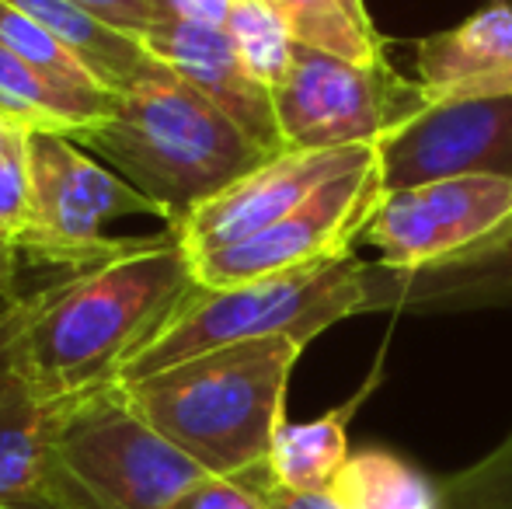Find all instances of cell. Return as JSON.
<instances>
[{
  "label": "cell",
  "instance_id": "8",
  "mask_svg": "<svg viewBox=\"0 0 512 509\" xmlns=\"http://www.w3.org/2000/svg\"><path fill=\"white\" fill-rule=\"evenodd\" d=\"M384 178H380V154L345 175L331 178L328 185L307 196L293 213L265 227L262 234L241 241L223 252H209L192 258L196 279L206 290H230V286L255 283V279L286 276L310 265L331 262L352 252L363 241L380 199H384Z\"/></svg>",
  "mask_w": 512,
  "mask_h": 509
},
{
  "label": "cell",
  "instance_id": "27",
  "mask_svg": "<svg viewBox=\"0 0 512 509\" xmlns=\"http://www.w3.org/2000/svg\"><path fill=\"white\" fill-rule=\"evenodd\" d=\"M265 503L269 509H342L331 492H300V489H286L276 478L265 482Z\"/></svg>",
  "mask_w": 512,
  "mask_h": 509
},
{
  "label": "cell",
  "instance_id": "30",
  "mask_svg": "<svg viewBox=\"0 0 512 509\" xmlns=\"http://www.w3.org/2000/svg\"><path fill=\"white\" fill-rule=\"evenodd\" d=\"M342 7H345V11H349L352 18H356L363 28H370V32H377V25H373L370 7H366V0H342Z\"/></svg>",
  "mask_w": 512,
  "mask_h": 509
},
{
  "label": "cell",
  "instance_id": "3",
  "mask_svg": "<svg viewBox=\"0 0 512 509\" xmlns=\"http://www.w3.org/2000/svg\"><path fill=\"white\" fill-rule=\"evenodd\" d=\"M304 349L286 335L237 342L122 387L143 419L209 475H248L269 464Z\"/></svg>",
  "mask_w": 512,
  "mask_h": 509
},
{
  "label": "cell",
  "instance_id": "15",
  "mask_svg": "<svg viewBox=\"0 0 512 509\" xmlns=\"http://www.w3.org/2000/svg\"><path fill=\"white\" fill-rule=\"evenodd\" d=\"M67 401V398H63ZM63 401L39 394L4 349L0 311V503L60 509L56 503V422Z\"/></svg>",
  "mask_w": 512,
  "mask_h": 509
},
{
  "label": "cell",
  "instance_id": "12",
  "mask_svg": "<svg viewBox=\"0 0 512 509\" xmlns=\"http://www.w3.org/2000/svg\"><path fill=\"white\" fill-rule=\"evenodd\" d=\"M485 307H512V217L474 245L418 269L366 262L363 314H460Z\"/></svg>",
  "mask_w": 512,
  "mask_h": 509
},
{
  "label": "cell",
  "instance_id": "24",
  "mask_svg": "<svg viewBox=\"0 0 512 509\" xmlns=\"http://www.w3.org/2000/svg\"><path fill=\"white\" fill-rule=\"evenodd\" d=\"M28 129H18L0 157V231L18 238L32 220V147Z\"/></svg>",
  "mask_w": 512,
  "mask_h": 509
},
{
  "label": "cell",
  "instance_id": "13",
  "mask_svg": "<svg viewBox=\"0 0 512 509\" xmlns=\"http://www.w3.org/2000/svg\"><path fill=\"white\" fill-rule=\"evenodd\" d=\"M143 46L150 49L154 60L175 70L182 81L203 91L209 102L220 112H227L262 150H269V154H283L286 150L272 91L248 74L227 28L196 25V21H185L178 14L164 11L147 28Z\"/></svg>",
  "mask_w": 512,
  "mask_h": 509
},
{
  "label": "cell",
  "instance_id": "20",
  "mask_svg": "<svg viewBox=\"0 0 512 509\" xmlns=\"http://www.w3.org/2000/svg\"><path fill=\"white\" fill-rule=\"evenodd\" d=\"M265 4L283 18L297 46L352 63H391L384 35L359 25L342 7V0H265Z\"/></svg>",
  "mask_w": 512,
  "mask_h": 509
},
{
  "label": "cell",
  "instance_id": "17",
  "mask_svg": "<svg viewBox=\"0 0 512 509\" xmlns=\"http://www.w3.org/2000/svg\"><path fill=\"white\" fill-rule=\"evenodd\" d=\"M115 95H81L49 84L25 60L0 46V119L28 133H77L112 116Z\"/></svg>",
  "mask_w": 512,
  "mask_h": 509
},
{
  "label": "cell",
  "instance_id": "26",
  "mask_svg": "<svg viewBox=\"0 0 512 509\" xmlns=\"http://www.w3.org/2000/svg\"><path fill=\"white\" fill-rule=\"evenodd\" d=\"M70 4H77L91 18L105 21V25L119 28V32L136 35V39H143L147 28L168 11L164 0H70Z\"/></svg>",
  "mask_w": 512,
  "mask_h": 509
},
{
  "label": "cell",
  "instance_id": "23",
  "mask_svg": "<svg viewBox=\"0 0 512 509\" xmlns=\"http://www.w3.org/2000/svg\"><path fill=\"white\" fill-rule=\"evenodd\" d=\"M439 509H512V429L481 461L439 478Z\"/></svg>",
  "mask_w": 512,
  "mask_h": 509
},
{
  "label": "cell",
  "instance_id": "18",
  "mask_svg": "<svg viewBox=\"0 0 512 509\" xmlns=\"http://www.w3.org/2000/svg\"><path fill=\"white\" fill-rule=\"evenodd\" d=\"M359 398L331 408L310 422H290L279 426L269 450V471L279 485L300 492H328L338 478L342 464L349 461V422Z\"/></svg>",
  "mask_w": 512,
  "mask_h": 509
},
{
  "label": "cell",
  "instance_id": "9",
  "mask_svg": "<svg viewBox=\"0 0 512 509\" xmlns=\"http://www.w3.org/2000/svg\"><path fill=\"white\" fill-rule=\"evenodd\" d=\"M512 217V178H443L387 192L363 241L380 252V265L418 269L474 245Z\"/></svg>",
  "mask_w": 512,
  "mask_h": 509
},
{
  "label": "cell",
  "instance_id": "34",
  "mask_svg": "<svg viewBox=\"0 0 512 509\" xmlns=\"http://www.w3.org/2000/svg\"><path fill=\"white\" fill-rule=\"evenodd\" d=\"M502 4H512V0H502Z\"/></svg>",
  "mask_w": 512,
  "mask_h": 509
},
{
  "label": "cell",
  "instance_id": "1",
  "mask_svg": "<svg viewBox=\"0 0 512 509\" xmlns=\"http://www.w3.org/2000/svg\"><path fill=\"white\" fill-rule=\"evenodd\" d=\"M199 290L178 231L129 238L122 252L39 290L7 300L4 349L49 401L115 384L126 363Z\"/></svg>",
  "mask_w": 512,
  "mask_h": 509
},
{
  "label": "cell",
  "instance_id": "11",
  "mask_svg": "<svg viewBox=\"0 0 512 509\" xmlns=\"http://www.w3.org/2000/svg\"><path fill=\"white\" fill-rule=\"evenodd\" d=\"M373 157H377V147L283 150L223 192H216L213 199H206L182 227H171V231H178L192 258L234 248L283 220L286 213H293L331 178L345 175Z\"/></svg>",
  "mask_w": 512,
  "mask_h": 509
},
{
  "label": "cell",
  "instance_id": "32",
  "mask_svg": "<svg viewBox=\"0 0 512 509\" xmlns=\"http://www.w3.org/2000/svg\"><path fill=\"white\" fill-rule=\"evenodd\" d=\"M0 509H25V506H4V503H0Z\"/></svg>",
  "mask_w": 512,
  "mask_h": 509
},
{
  "label": "cell",
  "instance_id": "21",
  "mask_svg": "<svg viewBox=\"0 0 512 509\" xmlns=\"http://www.w3.org/2000/svg\"><path fill=\"white\" fill-rule=\"evenodd\" d=\"M227 35L248 74L269 91H276V84L290 70L293 53H297V42H293L290 28L283 25V18L265 0H234Z\"/></svg>",
  "mask_w": 512,
  "mask_h": 509
},
{
  "label": "cell",
  "instance_id": "28",
  "mask_svg": "<svg viewBox=\"0 0 512 509\" xmlns=\"http://www.w3.org/2000/svg\"><path fill=\"white\" fill-rule=\"evenodd\" d=\"M171 14L185 21H196V25H213V28H227L230 7L234 0H164Z\"/></svg>",
  "mask_w": 512,
  "mask_h": 509
},
{
  "label": "cell",
  "instance_id": "22",
  "mask_svg": "<svg viewBox=\"0 0 512 509\" xmlns=\"http://www.w3.org/2000/svg\"><path fill=\"white\" fill-rule=\"evenodd\" d=\"M0 46L11 49L18 60H25L35 74H42L49 84L67 91H81V95H98L108 91L56 35H49L42 25H35L32 18H25L21 11L7 7L0 0ZM115 95V91H112Z\"/></svg>",
  "mask_w": 512,
  "mask_h": 509
},
{
  "label": "cell",
  "instance_id": "14",
  "mask_svg": "<svg viewBox=\"0 0 512 509\" xmlns=\"http://www.w3.org/2000/svg\"><path fill=\"white\" fill-rule=\"evenodd\" d=\"M415 81L429 102L512 98V4L492 0L415 46Z\"/></svg>",
  "mask_w": 512,
  "mask_h": 509
},
{
  "label": "cell",
  "instance_id": "7",
  "mask_svg": "<svg viewBox=\"0 0 512 509\" xmlns=\"http://www.w3.org/2000/svg\"><path fill=\"white\" fill-rule=\"evenodd\" d=\"M272 102L286 150L377 147L432 105L391 63H352L307 46H297Z\"/></svg>",
  "mask_w": 512,
  "mask_h": 509
},
{
  "label": "cell",
  "instance_id": "6",
  "mask_svg": "<svg viewBox=\"0 0 512 509\" xmlns=\"http://www.w3.org/2000/svg\"><path fill=\"white\" fill-rule=\"evenodd\" d=\"M32 220L14 238L21 258L84 269L122 252L129 238H105V227L129 213L161 217L108 164L81 147L70 133H32Z\"/></svg>",
  "mask_w": 512,
  "mask_h": 509
},
{
  "label": "cell",
  "instance_id": "19",
  "mask_svg": "<svg viewBox=\"0 0 512 509\" xmlns=\"http://www.w3.org/2000/svg\"><path fill=\"white\" fill-rule=\"evenodd\" d=\"M328 492L342 509H439V478L387 447L352 450Z\"/></svg>",
  "mask_w": 512,
  "mask_h": 509
},
{
  "label": "cell",
  "instance_id": "5",
  "mask_svg": "<svg viewBox=\"0 0 512 509\" xmlns=\"http://www.w3.org/2000/svg\"><path fill=\"white\" fill-rule=\"evenodd\" d=\"M56 468L60 509H171L209 475L143 419L119 381L63 401Z\"/></svg>",
  "mask_w": 512,
  "mask_h": 509
},
{
  "label": "cell",
  "instance_id": "4",
  "mask_svg": "<svg viewBox=\"0 0 512 509\" xmlns=\"http://www.w3.org/2000/svg\"><path fill=\"white\" fill-rule=\"evenodd\" d=\"M363 276L366 262L349 252L310 269L255 279L230 290L199 286L182 311L126 363L119 384L143 381L164 367L237 342L286 335L307 346L338 321L363 314Z\"/></svg>",
  "mask_w": 512,
  "mask_h": 509
},
{
  "label": "cell",
  "instance_id": "16",
  "mask_svg": "<svg viewBox=\"0 0 512 509\" xmlns=\"http://www.w3.org/2000/svg\"><path fill=\"white\" fill-rule=\"evenodd\" d=\"M4 4L21 11L25 18H32L49 35H56L115 95L126 91L154 63V56L143 46V39L91 18L88 11H81L70 0H4Z\"/></svg>",
  "mask_w": 512,
  "mask_h": 509
},
{
  "label": "cell",
  "instance_id": "33",
  "mask_svg": "<svg viewBox=\"0 0 512 509\" xmlns=\"http://www.w3.org/2000/svg\"><path fill=\"white\" fill-rule=\"evenodd\" d=\"M0 241H11V238H7V234H4V231H0ZM11 245H14V241H11Z\"/></svg>",
  "mask_w": 512,
  "mask_h": 509
},
{
  "label": "cell",
  "instance_id": "25",
  "mask_svg": "<svg viewBox=\"0 0 512 509\" xmlns=\"http://www.w3.org/2000/svg\"><path fill=\"white\" fill-rule=\"evenodd\" d=\"M272 478L269 464L248 475H206L171 509H269L265 482Z\"/></svg>",
  "mask_w": 512,
  "mask_h": 509
},
{
  "label": "cell",
  "instance_id": "29",
  "mask_svg": "<svg viewBox=\"0 0 512 509\" xmlns=\"http://www.w3.org/2000/svg\"><path fill=\"white\" fill-rule=\"evenodd\" d=\"M18 262L21 252L11 241H0V300H14V286H18Z\"/></svg>",
  "mask_w": 512,
  "mask_h": 509
},
{
  "label": "cell",
  "instance_id": "31",
  "mask_svg": "<svg viewBox=\"0 0 512 509\" xmlns=\"http://www.w3.org/2000/svg\"><path fill=\"white\" fill-rule=\"evenodd\" d=\"M18 133L14 126H7L4 119H0V157H4V150H7V143H11V136Z\"/></svg>",
  "mask_w": 512,
  "mask_h": 509
},
{
  "label": "cell",
  "instance_id": "10",
  "mask_svg": "<svg viewBox=\"0 0 512 509\" xmlns=\"http://www.w3.org/2000/svg\"><path fill=\"white\" fill-rule=\"evenodd\" d=\"M384 192L443 178H512V98L432 102L377 143Z\"/></svg>",
  "mask_w": 512,
  "mask_h": 509
},
{
  "label": "cell",
  "instance_id": "2",
  "mask_svg": "<svg viewBox=\"0 0 512 509\" xmlns=\"http://www.w3.org/2000/svg\"><path fill=\"white\" fill-rule=\"evenodd\" d=\"M70 136L143 192L168 227L276 157L161 60L115 95L105 123Z\"/></svg>",
  "mask_w": 512,
  "mask_h": 509
}]
</instances>
